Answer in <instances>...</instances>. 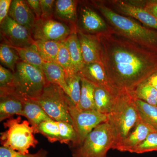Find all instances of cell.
Returning <instances> with one entry per match:
<instances>
[{
	"mask_svg": "<svg viewBox=\"0 0 157 157\" xmlns=\"http://www.w3.org/2000/svg\"><path fill=\"white\" fill-rule=\"evenodd\" d=\"M97 35L104 69L109 82L119 93L132 92L157 72V52L121 36L111 27Z\"/></svg>",
	"mask_w": 157,
	"mask_h": 157,
	"instance_id": "6da1fadb",
	"label": "cell"
},
{
	"mask_svg": "<svg viewBox=\"0 0 157 157\" xmlns=\"http://www.w3.org/2000/svg\"><path fill=\"white\" fill-rule=\"evenodd\" d=\"M93 3L116 33L144 48L157 52V31L142 25L132 17L119 14L104 2Z\"/></svg>",
	"mask_w": 157,
	"mask_h": 157,
	"instance_id": "7a4b0ae2",
	"label": "cell"
},
{
	"mask_svg": "<svg viewBox=\"0 0 157 157\" xmlns=\"http://www.w3.org/2000/svg\"><path fill=\"white\" fill-rule=\"evenodd\" d=\"M139 114L135 98L131 93H120L114 107L107 115V122L114 137L113 149L124 140L135 125Z\"/></svg>",
	"mask_w": 157,
	"mask_h": 157,
	"instance_id": "3957f363",
	"label": "cell"
},
{
	"mask_svg": "<svg viewBox=\"0 0 157 157\" xmlns=\"http://www.w3.org/2000/svg\"><path fill=\"white\" fill-rule=\"evenodd\" d=\"M13 73L11 92L21 98L36 101L48 82L42 70L21 61L17 63Z\"/></svg>",
	"mask_w": 157,
	"mask_h": 157,
	"instance_id": "277c9868",
	"label": "cell"
},
{
	"mask_svg": "<svg viewBox=\"0 0 157 157\" xmlns=\"http://www.w3.org/2000/svg\"><path fill=\"white\" fill-rule=\"evenodd\" d=\"M6 131L1 133L2 146L22 154L29 153V149L38 144L34 136L35 130L28 121L20 117L11 118L4 123Z\"/></svg>",
	"mask_w": 157,
	"mask_h": 157,
	"instance_id": "5b68a950",
	"label": "cell"
},
{
	"mask_svg": "<svg viewBox=\"0 0 157 157\" xmlns=\"http://www.w3.org/2000/svg\"><path fill=\"white\" fill-rule=\"evenodd\" d=\"M113 144V133L107 121L96 127L82 143L71 148L72 157H107Z\"/></svg>",
	"mask_w": 157,
	"mask_h": 157,
	"instance_id": "8992f818",
	"label": "cell"
},
{
	"mask_svg": "<svg viewBox=\"0 0 157 157\" xmlns=\"http://www.w3.org/2000/svg\"><path fill=\"white\" fill-rule=\"evenodd\" d=\"M70 98L57 85L47 82L42 94L36 101L53 121L72 123L69 111Z\"/></svg>",
	"mask_w": 157,
	"mask_h": 157,
	"instance_id": "52a82bcc",
	"label": "cell"
},
{
	"mask_svg": "<svg viewBox=\"0 0 157 157\" xmlns=\"http://www.w3.org/2000/svg\"><path fill=\"white\" fill-rule=\"evenodd\" d=\"M69 111L78 140L76 147L82 143L88 135L98 125L107 121V115L98 111L78 109L73 105L70 98Z\"/></svg>",
	"mask_w": 157,
	"mask_h": 157,
	"instance_id": "ba28073f",
	"label": "cell"
},
{
	"mask_svg": "<svg viewBox=\"0 0 157 157\" xmlns=\"http://www.w3.org/2000/svg\"><path fill=\"white\" fill-rule=\"evenodd\" d=\"M39 133L46 137L51 143L59 142L66 144L70 148L78 144L77 135L73 125L63 121H46L38 126L36 134Z\"/></svg>",
	"mask_w": 157,
	"mask_h": 157,
	"instance_id": "9c48e42d",
	"label": "cell"
},
{
	"mask_svg": "<svg viewBox=\"0 0 157 157\" xmlns=\"http://www.w3.org/2000/svg\"><path fill=\"white\" fill-rule=\"evenodd\" d=\"M73 30L65 24L51 18L37 19L32 31L34 40L65 41L70 36Z\"/></svg>",
	"mask_w": 157,
	"mask_h": 157,
	"instance_id": "30bf717a",
	"label": "cell"
},
{
	"mask_svg": "<svg viewBox=\"0 0 157 157\" xmlns=\"http://www.w3.org/2000/svg\"><path fill=\"white\" fill-rule=\"evenodd\" d=\"M0 27L1 37L7 45L21 48L30 46L34 43L31 32L9 15L1 23Z\"/></svg>",
	"mask_w": 157,
	"mask_h": 157,
	"instance_id": "8fae6325",
	"label": "cell"
},
{
	"mask_svg": "<svg viewBox=\"0 0 157 157\" xmlns=\"http://www.w3.org/2000/svg\"><path fill=\"white\" fill-rule=\"evenodd\" d=\"M110 8L119 14L137 19L147 27L157 31V19L134 1H107Z\"/></svg>",
	"mask_w": 157,
	"mask_h": 157,
	"instance_id": "7c38bea8",
	"label": "cell"
},
{
	"mask_svg": "<svg viewBox=\"0 0 157 157\" xmlns=\"http://www.w3.org/2000/svg\"><path fill=\"white\" fill-rule=\"evenodd\" d=\"M84 64L99 63L103 64L102 48L97 35L87 33L77 28Z\"/></svg>",
	"mask_w": 157,
	"mask_h": 157,
	"instance_id": "4fadbf2b",
	"label": "cell"
},
{
	"mask_svg": "<svg viewBox=\"0 0 157 157\" xmlns=\"http://www.w3.org/2000/svg\"><path fill=\"white\" fill-rule=\"evenodd\" d=\"M154 132H157L144 122L139 116L135 125L128 136L114 150L133 153L135 149L142 143L150 134Z\"/></svg>",
	"mask_w": 157,
	"mask_h": 157,
	"instance_id": "5bb4252c",
	"label": "cell"
},
{
	"mask_svg": "<svg viewBox=\"0 0 157 157\" xmlns=\"http://www.w3.org/2000/svg\"><path fill=\"white\" fill-rule=\"evenodd\" d=\"M78 73L82 78H85L96 86L105 89L113 95L117 97L119 94L109 82L103 64L99 63L85 64Z\"/></svg>",
	"mask_w": 157,
	"mask_h": 157,
	"instance_id": "9a60e30c",
	"label": "cell"
},
{
	"mask_svg": "<svg viewBox=\"0 0 157 157\" xmlns=\"http://www.w3.org/2000/svg\"><path fill=\"white\" fill-rule=\"evenodd\" d=\"M82 30L87 33L98 35L107 32L111 27L90 8L85 6L81 9L80 12Z\"/></svg>",
	"mask_w": 157,
	"mask_h": 157,
	"instance_id": "2e32d148",
	"label": "cell"
},
{
	"mask_svg": "<svg viewBox=\"0 0 157 157\" xmlns=\"http://www.w3.org/2000/svg\"><path fill=\"white\" fill-rule=\"evenodd\" d=\"M8 15L17 23L27 29L32 34L36 18L26 1H12Z\"/></svg>",
	"mask_w": 157,
	"mask_h": 157,
	"instance_id": "e0dca14e",
	"label": "cell"
},
{
	"mask_svg": "<svg viewBox=\"0 0 157 157\" xmlns=\"http://www.w3.org/2000/svg\"><path fill=\"white\" fill-rule=\"evenodd\" d=\"M0 121L12 118L14 115L24 117V107L22 100L12 92L1 94Z\"/></svg>",
	"mask_w": 157,
	"mask_h": 157,
	"instance_id": "ac0fdd59",
	"label": "cell"
},
{
	"mask_svg": "<svg viewBox=\"0 0 157 157\" xmlns=\"http://www.w3.org/2000/svg\"><path fill=\"white\" fill-rule=\"evenodd\" d=\"M20 98V97H19ZM24 107V117L26 118L35 130V134L38 126L42 122L53 121L44 111L36 101L21 98Z\"/></svg>",
	"mask_w": 157,
	"mask_h": 157,
	"instance_id": "d6986e66",
	"label": "cell"
},
{
	"mask_svg": "<svg viewBox=\"0 0 157 157\" xmlns=\"http://www.w3.org/2000/svg\"><path fill=\"white\" fill-rule=\"evenodd\" d=\"M42 71L46 80L49 83L60 86L70 98V93L65 78L64 70L55 62H45L42 65Z\"/></svg>",
	"mask_w": 157,
	"mask_h": 157,
	"instance_id": "ffe728a7",
	"label": "cell"
},
{
	"mask_svg": "<svg viewBox=\"0 0 157 157\" xmlns=\"http://www.w3.org/2000/svg\"><path fill=\"white\" fill-rule=\"evenodd\" d=\"M66 41L70 53L73 72L78 73L83 68L85 64L76 27L73 29Z\"/></svg>",
	"mask_w": 157,
	"mask_h": 157,
	"instance_id": "44dd1931",
	"label": "cell"
},
{
	"mask_svg": "<svg viewBox=\"0 0 157 157\" xmlns=\"http://www.w3.org/2000/svg\"><path fill=\"white\" fill-rule=\"evenodd\" d=\"M117 97L113 95L103 88L96 86L94 102L96 110L108 115L114 107Z\"/></svg>",
	"mask_w": 157,
	"mask_h": 157,
	"instance_id": "7402d4cb",
	"label": "cell"
},
{
	"mask_svg": "<svg viewBox=\"0 0 157 157\" xmlns=\"http://www.w3.org/2000/svg\"><path fill=\"white\" fill-rule=\"evenodd\" d=\"M76 1L57 0L56 1L55 13L59 19L76 24L77 20Z\"/></svg>",
	"mask_w": 157,
	"mask_h": 157,
	"instance_id": "603a6c76",
	"label": "cell"
},
{
	"mask_svg": "<svg viewBox=\"0 0 157 157\" xmlns=\"http://www.w3.org/2000/svg\"><path fill=\"white\" fill-rule=\"evenodd\" d=\"M81 86L80 100L77 108L85 111H97L94 102L96 86L81 77Z\"/></svg>",
	"mask_w": 157,
	"mask_h": 157,
	"instance_id": "cb8c5ba5",
	"label": "cell"
},
{
	"mask_svg": "<svg viewBox=\"0 0 157 157\" xmlns=\"http://www.w3.org/2000/svg\"><path fill=\"white\" fill-rule=\"evenodd\" d=\"M60 42L34 40V43L44 62L56 63Z\"/></svg>",
	"mask_w": 157,
	"mask_h": 157,
	"instance_id": "d4e9b609",
	"label": "cell"
},
{
	"mask_svg": "<svg viewBox=\"0 0 157 157\" xmlns=\"http://www.w3.org/2000/svg\"><path fill=\"white\" fill-rule=\"evenodd\" d=\"M12 47L17 52L21 61L42 70L45 62L39 55L34 43L27 47Z\"/></svg>",
	"mask_w": 157,
	"mask_h": 157,
	"instance_id": "484cf974",
	"label": "cell"
},
{
	"mask_svg": "<svg viewBox=\"0 0 157 157\" xmlns=\"http://www.w3.org/2000/svg\"><path fill=\"white\" fill-rule=\"evenodd\" d=\"M135 99L137 111L142 120L157 132V107Z\"/></svg>",
	"mask_w": 157,
	"mask_h": 157,
	"instance_id": "4316f807",
	"label": "cell"
},
{
	"mask_svg": "<svg viewBox=\"0 0 157 157\" xmlns=\"http://www.w3.org/2000/svg\"><path fill=\"white\" fill-rule=\"evenodd\" d=\"M134 98L157 106V90L145 81L131 93Z\"/></svg>",
	"mask_w": 157,
	"mask_h": 157,
	"instance_id": "83f0119b",
	"label": "cell"
},
{
	"mask_svg": "<svg viewBox=\"0 0 157 157\" xmlns=\"http://www.w3.org/2000/svg\"><path fill=\"white\" fill-rule=\"evenodd\" d=\"M0 61L3 66L14 73L17 63L21 60L12 46L3 43L0 46Z\"/></svg>",
	"mask_w": 157,
	"mask_h": 157,
	"instance_id": "f1b7e54d",
	"label": "cell"
},
{
	"mask_svg": "<svg viewBox=\"0 0 157 157\" xmlns=\"http://www.w3.org/2000/svg\"><path fill=\"white\" fill-rule=\"evenodd\" d=\"M65 78L70 91V100L73 105L77 107L81 94V76L78 73H65Z\"/></svg>",
	"mask_w": 157,
	"mask_h": 157,
	"instance_id": "f546056e",
	"label": "cell"
},
{
	"mask_svg": "<svg viewBox=\"0 0 157 157\" xmlns=\"http://www.w3.org/2000/svg\"><path fill=\"white\" fill-rule=\"evenodd\" d=\"M56 63L63 69L66 74L74 73L66 40L61 42L60 43Z\"/></svg>",
	"mask_w": 157,
	"mask_h": 157,
	"instance_id": "4dcf8cb0",
	"label": "cell"
},
{
	"mask_svg": "<svg viewBox=\"0 0 157 157\" xmlns=\"http://www.w3.org/2000/svg\"><path fill=\"white\" fill-rule=\"evenodd\" d=\"M14 73L11 70L0 66V89L1 93L11 91L13 89Z\"/></svg>",
	"mask_w": 157,
	"mask_h": 157,
	"instance_id": "1f68e13d",
	"label": "cell"
},
{
	"mask_svg": "<svg viewBox=\"0 0 157 157\" xmlns=\"http://www.w3.org/2000/svg\"><path fill=\"white\" fill-rule=\"evenodd\" d=\"M157 151V132L151 133L134 150L133 153L143 154Z\"/></svg>",
	"mask_w": 157,
	"mask_h": 157,
	"instance_id": "d6a6232c",
	"label": "cell"
},
{
	"mask_svg": "<svg viewBox=\"0 0 157 157\" xmlns=\"http://www.w3.org/2000/svg\"><path fill=\"white\" fill-rule=\"evenodd\" d=\"M48 152L40 149L36 153L22 154L3 146L0 147V157H48Z\"/></svg>",
	"mask_w": 157,
	"mask_h": 157,
	"instance_id": "836d02e7",
	"label": "cell"
},
{
	"mask_svg": "<svg viewBox=\"0 0 157 157\" xmlns=\"http://www.w3.org/2000/svg\"><path fill=\"white\" fill-rule=\"evenodd\" d=\"M42 10L41 19L52 18L55 7L56 1L54 0H40Z\"/></svg>",
	"mask_w": 157,
	"mask_h": 157,
	"instance_id": "e575fe53",
	"label": "cell"
},
{
	"mask_svg": "<svg viewBox=\"0 0 157 157\" xmlns=\"http://www.w3.org/2000/svg\"><path fill=\"white\" fill-rule=\"evenodd\" d=\"M137 5L143 7L157 19V0L155 1H134Z\"/></svg>",
	"mask_w": 157,
	"mask_h": 157,
	"instance_id": "d590c367",
	"label": "cell"
},
{
	"mask_svg": "<svg viewBox=\"0 0 157 157\" xmlns=\"http://www.w3.org/2000/svg\"><path fill=\"white\" fill-rule=\"evenodd\" d=\"M12 1L11 0L0 1V23L8 16Z\"/></svg>",
	"mask_w": 157,
	"mask_h": 157,
	"instance_id": "8d00e7d4",
	"label": "cell"
},
{
	"mask_svg": "<svg viewBox=\"0 0 157 157\" xmlns=\"http://www.w3.org/2000/svg\"><path fill=\"white\" fill-rule=\"evenodd\" d=\"M26 2L35 14L36 20L40 19L42 15V10L40 0H28Z\"/></svg>",
	"mask_w": 157,
	"mask_h": 157,
	"instance_id": "74e56055",
	"label": "cell"
},
{
	"mask_svg": "<svg viewBox=\"0 0 157 157\" xmlns=\"http://www.w3.org/2000/svg\"><path fill=\"white\" fill-rule=\"evenodd\" d=\"M146 82L157 90V72H156L146 80Z\"/></svg>",
	"mask_w": 157,
	"mask_h": 157,
	"instance_id": "f35d334b",
	"label": "cell"
},
{
	"mask_svg": "<svg viewBox=\"0 0 157 157\" xmlns=\"http://www.w3.org/2000/svg\"><path fill=\"white\" fill-rule=\"evenodd\" d=\"M156 104H157V98Z\"/></svg>",
	"mask_w": 157,
	"mask_h": 157,
	"instance_id": "ab89813d",
	"label": "cell"
},
{
	"mask_svg": "<svg viewBox=\"0 0 157 157\" xmlns=\"http://www.w3.org/2000/svg\"></svg>",
	"mask_w": 157,
	"mask_h": 157,
	"instance_id": "60d3db41",
	"label": "cell"
}]
</instances>
